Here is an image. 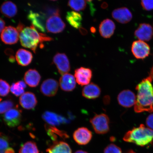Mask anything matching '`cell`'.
Segmentation results:
<instances>
[{
	"instance_id": "obj_33",
	"label": "cell",
	"mask_w": 153,
	"mask_h": 153,
	"mask_svg": "<svg viewBox=\"0 0 153 153\" xmlns=\"http://www.w3.org/2000/svg\"><path fill=\"white\" fill-rule=\"evenodd\" d=\"M9 139L8 137L1 134L0 135V153H5L9 148Z\"/></svg>"
},
{
	"instance_id": "obj_23",
	"label": "cell",
	"mask_w": 153,
	"mask_h": 153,
	"mask_svg": "<svg viewBox=\"0 0 153 153\" xmlns=\"http://www.w3.org/2000/svg\"><path fill=\"white\" fill-rule=\"evenodd\" d=\"M42 118L49 125L52 126L60 125L61 123H66V120L54 112L46 111L42 115Z\"/></svg>"
},
{
	"instance_id": "obj_25",
	"label": "cell",
	"mask_w": 153,
	"mask_h": 153,
	"mask_svg": "<svg viewBox=\"0 0 153 153\" xmlns=\"http://www.w3.org/2000/svg\"><path fill=\"white\" fill-rule=\"evenodd\" d=\"M0 11L2 14L7 18H13L18 13L16 5L13 2L5 1L1 5Z\"/></svg>"
},
{
	"instance_id": "obj_21",
	"label": "cell",
	"mask_w": 153,
	"mask_h": 153,
	"mask_svg": "<svg viewBox=\"0 0 153 153\" xmlns=\"http://www.w3.org/2000/svg\"><path fill=\"white\" fill-rule=\"evenodd\" d=\"M24 79L28 86L30 87L34 88L39 85L41 79V76L37 70L31 69L25 73Z\"/></svg>"
},
{
	"instance_id": "obj_8",
	"label": "cell",
	"mask_w": 153,
	"mask_h": 153,
	"mask_svg": "<svg viewBox=\"0 0 153 153\" xmlns=\"http://www.w3.org/2000/svg\"><path fill=\"white\" fill-rule=\"evenodd\" d=\"M19 33L17 28L12 26L6 27L1 32V41L6 45H12L18 42Z\"/></svg>"
},
{
	"instance_id": "obj_35",
	"label": "cell",
	"mask_w": 153,
	"mask_h": 153,
	"mask_svg": "<svg viewBox=\"0 0 153 153\" xmlns=\"http://www.w3.org/2000/svg\"><path fill=\"white\" fill-rule=\"evenodd\" d=\"M141 4L145 10L150 11L153 10V1H142Z\"/></svg>"
},
{
	"instance_id": "obj_28",
	"label": "cell",
	"mask_w": 153,
	"mask_h": 153,
	"mask_svg": "<svg viewBox=\"0 0 153 153\" xmlns=\"http://www.w3.org/2000/svg\"><path fill=\"white\" fill-rule=\"evenodd\" d=\"M26 87L25 83L23 81H20L13 83L11 86L10 90L13 94L18 97L24 94V89Z\"/></svg>"
},
{
	"instance_id": "obj_40",
	"label": "cell",
	"mask_w": 153,
	"mask_h": 153,
	"mask_svg": "<svg viewBox=\"0 0 153 153\" xmlns=\"http://www.w3.org/2000/svg\"><path fill=\"white\" fill-rule=\"evenodd\" d=\"M150 76L153 78V68H152V70H151Z\"/></svg>"
},
{
	"instance_id": "obj_19",
	"label": "cell",
	"mask_w": 153,
	"mask_h": 153,
	"mask_svg": "<svg viewBox=\"0 0 153 153\" xmlns=\"http://www.w3.org/2000/svg\"><path fill=\"white\" fill-rule=\"evenodd\" d=\"M61 89L67 92L71 91L75 88L76 83L74 76L70 74L62 75L59 80Z\"/></svg>"
},
{
	"instance_id": "obj_24",
	"label": "cell",
	"mask_w": 153,
	"mask_h": 153,
	"mask_svg": "<svg viewBox=\"0 0 153 153\" xmlns=\"http://www.w3.org/2000/svg\"><path fill=\"white\" fill-rule=\"evenodd\" d=\"M46 152L48 153H72L71 149L68 143L57 141L53 142Z\"/></svg>"
},
{
	"instance_id": "obj_29",
	"label": "cell",
	"mask_w": 153,
	"mask_h": 153,
	"mask_svg": "<svg viewBox=\"0 0 153 153\" xmlns=\"http://www.w3.org/2000/svg\"><path fill=\"white\" fill-rule=\"evenodd\" d=\"M19 153H39L37 145L32 141H28L22 145Z\"/></svg>"
},
{
	"instance_id": "obj_2",
	"label": "cell",
	"mask_w": 153,
	"mask_h": 153,
	"mask_svg": "<svg viewBox=\"0 0 153 153\" xmlns=\"http://www.w3.org/2000/svg\"><path fill=\"white\" fill-rule=\"evenodd\" d=\"M19 38L23 47L31 49L34 53H36L38 46L41 48L43 47L44 42L53 40L52 38L45 34L37 31L32 25L30 27H25L19 33Z\"/></svg>"
},
{
	"instance_id": "obj_12",
	"label": "cell",
	"mask_w": 153,
	"mask_h": 153,
	"mask_svg": "<svg viewBox=\"0 0 153 153\" xmlns=\"http://www.w3.org/2000/svg\"><path fill=\"white\" fill-rule=\"evenodd\" d=\"M58 88V82L51 78L43 81L41 85L40 91L45 96L53 97L56 94Z\"/></svg>"
},
{
	"instance_id": "obj_3",
	"label": "cell",
	"mask_w": 153,
	"mask_h": 153,
	"mask_svg": "<svg viewBox=\"0 0 153 153\" xmlns=\"http://www.w3.org/2000/svg\"><path fill=\"white\" fill-rule=\"evenodd\" d=\"M126 142L133 143L138 146H145L153 143V130L141 124L126 133L123 138Z\"/></svg>"
},
{
	"instance_id": "obj_32",
	"label": "cell",
	"mask_w": 153,
	"mask_h": 153,
	"mask_svg": "<svg viewBox=\"0 0 153 153\" xmlns=\"http://www.w3.org/2000/svg\"><path fill=\"white\" fill-rule=\"evenodd\" d=\"M10 87L6 81L0 79V96H6L9 93Z\"/></svg>"
},
{
	"instance_id": "obj_26",
	"label": "cell",
	"mask_w": 153,
	"mask_h": 153,
	"mask_svg": "<svg viewBox=\"0 0 153 153\" xmlns=\"http://www.w3.org/2000/svg\"><path fill=\"white\" fill-rule=\"evenodd\" d=\"M45 128L48 135L51 137L53 142L57 141L58 136L62 137L63 139H68L69 137L68 134L65 131H61L53 126L46 124Z\"/></svg>"
},
{
	"instance_id": "obj_6",
	"label": "cell",
	"mask_w": 153,
	"mask_h": 153,
	"mask_svg": "<svg viewBox=\"0 0 153 153\" xmlns=\"http://www.w3.org/2000/svg\"><path fill=\"white\" fill-rule=\"evenodd\" d=\"M65 27L66 25L60 17V15L49 17L46 22V30L49 33H61L64 30Z\"/></svg>"
},
{
	"instance_id": "obj_9",
	"label": "cell",
	"mask_w": 153,
	"mask_h": 153,
	"mask_svg": "<svg viewBox=\"0 0 153 153\" xmlns=\"http://www.w3.org/2000/svg\"><path fill=\"white\" fill-rule=\"evenodd\" d=\"M53 62L56 66L59 73L62 75L68 74L70 71L69 61L65 53H56L53 57Z\"/></svg>"
},
{
	"instance_id": "obj_30",
	"label": "cell",
	"mask_w": 153,
	"mask_h": 153,
	"mask_svg": "<svg viewBox=\"0 0 153 153\" xmlns=\"http://www.w3.org/2000/svg\"><path fill=\"white\" fill-rule=\"evenodd\" d=\"M85 1H70L68 5L74 10L79 11L83 10L87 6V2Z\"/></svg>"
},
{
	"instance_id": "obj_14",
	"label": "cell",
	"mask_w": 153,
	"mask_h": 153,
	"mask_svg": "<svg viewBox=\"0 0 153 153\" xmlns=\"http://www.w3.org/2000/svg\"><path fill=\"white\" fill-rule=\"evenodd\" d=\"M134 34L136 37L140 41H148L152 38L153 28L149 24H141L136 30Z\"/></svg>"
},
{
	"instance_id": "obj_27",
	"label": "cell",
	"mask_w": 153,
	"mask_h": 153,
	"mask_svg": "<svg viewBox=\"0 0 153 153\" xmlns=\"http://www.w3.org/2000/svg\"><path fill=\"white\" fill-rule=\"evenodd\" d=\"M66 19L68 23L74 28L78 29L81 27L82 17L79 13L74 11H68L67 13Z\"/></svg>"
},
{
	"instance_id": "obj_5",
	"label": "cell",
	"mask_w": 153,
	"mask_h": 153,
	"mask_svg": "<svg viewBox=\"0 0 153 153\" xmlns=\"http://www.w3.org/2000/svg\"><path fill=\"white\" fill-rule=\"evenodd\" d=\"M22 111L18 106L5 113L3 116V121L9 127H16L20 124L22 120Z\"/></svg>"
},
{
	"instance_id": "obj_1",
	"label": "cell",
	"mask_w": 153,
	"mask_h": 153,
	"mask_svg": "<svg viewBox=\"0 0 153 153\" xmlns=\"http://www.w3.org/2000/svg\"><path fill=\"white\" fill-rule=\"evenodd\" d=\"M153 79L152 76H149L143 80L136 87L137 95L134 110L137 113L153 112Z\"/></svg>"
},
{
	"instance_id": "obj_31",
	"label": "cell",
	"mask_w": 153,
	"mask_h": 153,
	"mask_svg": "<svg viewBox=\"0 0 153 153\" xmlns=\"http://www.w3.org/2000/svg\"><path fill=\"white\" fill-rule=\"evenodd\" d=\"M14 105V102L11 100H5L0 102V114L6 112L12 109Z\"/></svg>"
},
{
	"instance_id": "obj_13",
	"label": "cell",
	"mask_w": 153,
	"mask_h": 153,
	"mask_svg": "<svg viewBox=\"0 0 153 153\" xmlns=\"http://www.w3.org/2000/svg\"><path fill=\"white\" fill-rule=\"evenodd\" d=\"M92 133L85 127H81L76 129L73 134L74 141L78 145H85L91 140Z\"/></svg>"
},
{
	"instance_id": "obj_10",
	"label": "cell",
	"mask_w": 153,
	"mask_h": 153,
	"mask_svg": "<svg viewBox=\"0 0 153 153\" xmlns=\"http://www.w3.org/2000/svg\"><path fill=\"white\" fill-rule=\"evenodd\" d=\"M92 76V72L91 69L81 67L76 69L74 77L78 85L83 86L90 83Z\"/></svg>"
},
{
	"instance_id": "obj_20",
	"label": "cell",
	"mask_w": 153,
	"mask_h": 153,
	"mask_svg": "<svg viewBox=\"0 0 153 153\" xmlns=\"http://www.w3.org/2000/svg\"><path fill=\"white\" fill-rule=\"evenodd\" d=\"M101 93L100 88L96 84L91 83L85 86L82 90V94L85 98L95 99L100 97Z\"/></svg>"
},
{
	"instance_id": "obj_18",
	"label": "cell",
	"mask_w": 153,
	"mask_h": 153,
	"mask_svg": "<svg viewBox=\"0 0 153 153\" xmlns=\"http://www.w3.org/2000/svg\"><path fill=\"white\" fill-rule=\"evenodd\" d=\"M116 26L114 22L110 19H106L101 22L99 27V32L102 37L110 38L113 35Z\"/></svg>"
},
{
	"instance_id": "obj_11",
	"label": "cell",
	"mask_w": 153,
	"mask_h": 153,
	"mask_svg": "<svg viewBox=\"0 0 153 153\" xmlns=\"http://www.w3.org/2000/svg\"><path fill=\"white\" fill-rule=\"evenodd\" d=\"M117 100L119 104L126 108H129L135 105L136 101L135 95L129 90L122 91L118 94Z\"/></svg>"
},
{
	"instance_id": "obj_7",
	"label": "cell",
	"mask_w": 153,
	"mask_h": 153,
	"mask_svg": "<svg viewBox=\"0 0 153 153\" xmlns=\"http://www.w3.org/2000/svg\"><path fill=\"white\" fill-rule=\"evenodd\" d=\"M150 48L148 44L140 41L134 42L131 46V51L137 59H144L150 54Z\"/></svg>"
},
{
	"instance_id": "obj_16",
	"label": "cell",
	"mask_w": 153,
	"mask_h": 153,
	"mask_svg": "<svg viewBox=\"0 0 153 153\" xmlns=\"http://www.w3.org/2000/svg\"><path fill=\"white\" fill-rule=\"evenodd\" d=\"M19 102L23 108L27 110H32L37 105V100L34 93L27 92L21 96Z\"/></svg>"
},
{
	"instance_id": "obj_22",
	"label": "cell",
	"mask_w": 153,
	"mask_h": 153,
	"mask_svg": "<svg viewBox=\"0 0 153 153\" xmlns=\"http://www.w3.org/2000/svg\"><path fill=\"white\" fill-rule=\"evenodd\" d=\"M15 57L19 65L26 66L28 65L32 62L33 55L30 51L26 49H20L17 51Z\"/></svg>"
},
{
	"instance_id": "obj_37",
	"label": "cell",
	"mask_w": 153,
	"mask_h": 153,
	"mask_svg": "<svg viewBox=\"0 0 153 153\" xmlns=\"http://www.w3.org/2000/svg\"><path fill=\"white\" fill-rule=\"evenodd\" d=\"M5 22L3 19L0 18V33L3 31L5 28Z\"/></svg>"
},
{
	"instance_id": "obj_41",
	"label": "cell",
	"mask_w": 153,
	"mask_h": 153,
	"mask_svg": "<svg viewBox=\"0 0 153 153\" xmlns=\"http://www.w3.org/2000/svg\"><path fill=\"white\" fill-rule=\"evenodd\" d=\"M127 153H136L134 152L133 150H130Z\"/></svg>"
},
{
	"instance_id": "obj_15",
	"label": "cell",
	"mask_w": 153,
	"mask_h": 153,
	"mask_svg": "<svg viewBox=\"0 0 153 153\" xmlns=\"http://www.w3.org/2000/svg\"><path fill=\"white\" fill-rule=\"evenodd\" d=\"M112 16L117 22L123 24L130 22L133 17L131 11L126 7L114 10L112 12Z\"/></svg>"
},
{
	"instance_id": "obj_34",
	"label": "cell",
	"mask_w": 153,
	"mask_h": 153,
	"mask_svg": "<svg viewBox=\"0 0 153 153\" xmlns=\"http://www.w3.org/2000/svg\"><path fill=\"white\" fill-rule=\"evenodd\" d=\"M104 153H122L121 149L114 144H110L105 149Z\"/></svg>"
},
{
	"instance_id": "obj_36",
	"label": "cell",
	"mask_w": 153,
	"mask_h": 153,
	"mask_svg": "<svg viewBox=\"0 0 153 153\" xmlns=\"http://www.w3.org/2000/svg\"><path fill=\"white\" fill-rule=\"evenodd\" d=\"M146 123L149 128L153 130V114L148 116L147 118Z\"/></svg>"
},
{
	"instance_id": "obj_17",
	"label": "cell",
	"mask_w": 153,
	"mask_h": 153,
	"mask_svg": "<svg viewBox=\"0 0 153 153\" xmlns=\"http://www.w3.org/2000/svg\"><path fill=\"white\" fill-rule=\"evenodd\" d=\"M45 14H41L30 11L28 13L27 18L31 22L32 25L34 27L40 31L45 32Z\"/></svg>"
},
{
	"instance_id": "obj_4",
	"label": "cell",
	"mask_w": 153,
	"mask_h": 153,
	"mask_svg": "<svg viewBox=\"0 0 153 153\" xmlns=\"http://www.w3.org/2000/svg\"><path fill=\"white\" fill-rule=\"evenodd\" d=\"M110 119L105 114H96L91 118L90 122L95 133L104 134L110 131Z\"/></svg>"
},
{
	"instance_id": "obj_42",
	"label": "cell",
	"mask_w": 153,
	"mask_h": 153,
	"mask_svg": "<svg viewBox=\"0 0 153 153\" xmlns=\"http://www.w3.org/2000/svg\"><path fill=\"white\" fill-rule=\"evenodd\" d=\"M2 100V99L0 98V102H1V101ZM2 134L0 133V135H1Z\"/></svg>"
},
{
	"instance_id": "obj_39",
	"label": "cell",
	"mask_w": 153,
	"mask_h": 153,
	"mask_svg": "<svg viewBox=\"0 0 153 153\" xmlns=\"http://www.w3.org/2000/svg\"><path fill=\"white\" fill-rule=\"evenodd\" d=\"M74 153H88L87 152H85V151H84L83 150H78L76 151Z\"/></svg>"
},
{
	"instance_id": "obj_38",
	"label": "cell",
	"mask_w": 153,
	"mask_h": 153,
	"mask_svg": "<svg viewBox=\"0 0 153 153\" xmlns=\"http://www.w3.org/2000/svg\"><path fill=\"white\" fill-rule=\"evenodd\" d=\"M5 153H15V151L13 148H9L5 151Z\"/></svg>"
}]
</instances>
